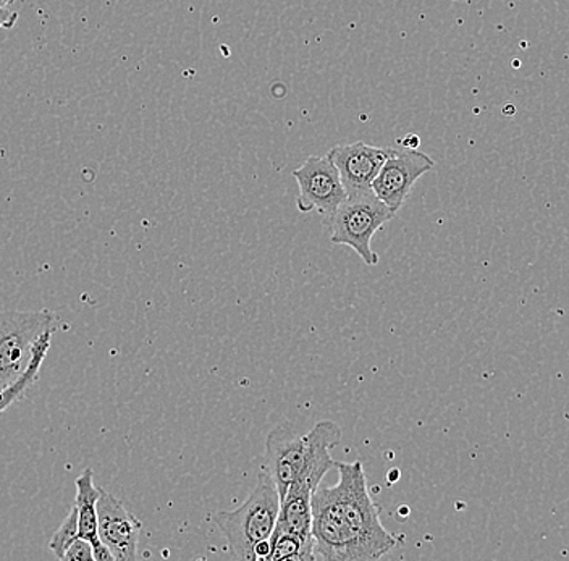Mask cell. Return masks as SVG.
Masks as SVG:
<instances>
[{"label": "cell", "instance_id": "obj_17", "mask_svg": "<svg viewBox=\"0 0 569 561\" xmlns=\"http://www.w3.org/2000/svg\"><path fill=\"white\" fill-rule=\"evenodd\" d=\"M13 2H16V0H0V7H9L12 6Z\"/></svg>", "mask_w": 569, "mask_h": 561}, {"label": "cell", "instance_id": "obj_1", "mask_svg": "<svg viewBox=\"0 0 569 561\" xmlns=\"http://www.w3.org/2000/svg\"><path fill=\"white\" fill-rule=\"evenodd\" d=\"M338 482L312 493L316 560H380L401 542L380 521L361 461L337 463Z\"/></svg>", "mask_w": 569, "mask_h": 561}, {"label": "cell", "instance_id": "obj_2", "mask_svg": "<svg viewBox=\"0 0 569 561\" xmlns=\"http://www.w3.org/2000/svg\"><path fill=\"white\" fill-rule=\"evenodd\" d=\"M341 439L337 422L320 421L308 434H298L288 425L273 429L266 440L264 470L272 479L280 499L295 482L318 490L323 475L333 467L332 450Z\"/></svg>", "mask_w": 569, "mask_h": 561}, {"label": "cell", "instance_id": "obj_6", "mask_svg": "<svg viewBox=\"0 0 569 561\" xmlns=\"http://www.w3.org/2000/svg\"><path fill=\"white\" fill-rule=\"evenodd\" d=\"M293 177L300 188L297 208L302 214L318 212L329 220L336 214L338 206L347 200V190L329 156H311L300 169L295 170Z\"/></svg>", "mask_w": 569, "mask_h": 561}, {"label": "cell", "instance_id": "obj_16", "mask_svg": "<svg viewBox=\"0 0 569 561\" xmlns=\"http://www.w3.org/2000/svg\"><path fill=\"white\" fill-rule=\"evenodd\" d=\"M18 13L9 7H0V30H12L16 27Z\"/></svg>", "mask_w": 569, "mask_h": 561}, {"label": "cell", "instance_id": "obj_11", "mask_svg": "<svg viewBox=\"0 0 569 561\" xmlns=\"http://www.w3.org/2000/svg\"><path fill=\"white\" fill-rule=\"evenodd\" d=\"M74 488H77L74 508L78 517V538L91 542L94 549L102 543L98 534V502L104 490L94 484V472L91 470H84L78 475Z\"/></svg>", "mask_w": 569, "mask_h": 561}, {"label": "cell", "instance_id": "obj_8", "mask_svg": "<svg viewBox=\"0 0 569 561\" xmlns=\"http://www.w3.org/2000/svg\"><path fill=\"white\" fill-rule=\"evenodd\" d=\"M142 524L122 500L112 493L102 492L98 502V534L116 561L138 559Z\"/></svg>", "mask_w": 569, "mask_h": 561}, {"label": "cell", "instance_id": "obj_9", "mask_svg": "<svg viewBox=\"0 0 569 561\" xmlns=\"http://www.w3.org/2000/svg\"><path fill=\"white\" fill-rule=\"evenodd\" d=\"M389 152L390 148H377L358 141L333 146L327 156L336 163L347 193H358L372 190L373 180L389 158Z\"/></svg>", "mask_w": 569, "mask_h": 561}, {"label": "cell", "instance_id": "obj_5", "mask_svg": "<svg viewBox=\"0 0 569 561\" xmlns=\"http://www.w3.org/2000/svg\"><path fill=\"white\" fill-rule=\"evenodd\" d=\"M57 325L59 318L51 311H0V389L27 371L36 343Z\"/></svg>", "mask_w": 569, "mask_h": 561}, {"label": "cell", "instance_id": "obj_4", "mask_svg": "<svg viewBox=\"0 0 569 561\" xmlns=\"http://www.w3.org/2000/svg\"><path fill=\"white\" fill-rule=\"evenodd\" d=\"M395 216L372 190L348 193L347 200L338 206L336 214L327 220L330 241L351 248L365 264H379V254L372 250V238Z\"/></svg>", "mask_w": 569, "mask_h": 561}, {"label": "cell", "instance_id": "obj_10", "mask_svg": "<svg viewBox=\"0 0 569 561\" xmlns=\"http://www.w3.org/2000/svg\"><path fill=\"white\" fill-rule=\"evenodd\" d=\"M311 485L295 482L280 499L279 518L276 531L290 532L300 535L306 541L312 539V493Z\"/></svg>", "mask_w": 569, "mask_h": 561}, {"label": "cell", "instance_id": "obj_12", "mask_svg": "<svg viewBox=\"0 0 569 561\" xmlns=\"http://www.w3.org/2000/svg\"><path fill=\"white\" fill-rule=\"evenodd\" d=\"M52 333L53 332L42 333L41 339L36 343L33 358H31L27 371H24L16 382L0 389V413H3L10 404L21 399L24 392H27V390L33 385L36 379H38L42 362H44L46 357H48L49 348H51Z\"/></svg>", "mask_w": 569, "mask_h": 561}, {"label": "cell", "instance_id": "obj_14", "mask_svg": "<svg viewBox=\"0 0 569 561\" xmlns=\"http://www.w3.org/2000/svg\"><path fill=\"white\" fill-rule=\"evenodd\" d=\"M78 538V517L77 508H71L70 513L67 514L63 523L57 529L56 534L52 535L49 542V549L52 550L57 559L62 560L63 553L69 549L71 542Z\"/></svg>", "mask_w": 569, "mask_h": 561}, {"label": "cell", "instance_id": "obj_13", "mask_svg": "<svg viewBox=\"0 0 569 561\" xmlns=\"http://www.w3.org/2000/svg\"><path fill=\"white\" fill-rule=\"evenodd\" d=\"M272 552H270L269 561L282 560H316L315 541H306L300 535L290 534V532L273 531Z\"/></svg>", "mask_w": 569, "mask_h": 561}, {"label": "cell", "instance_id": "obj_15", "mask_svg": "<svg viewBox=\"0 0 569 561\" xmlns=\"http://www.w3.org/2000/svg\"><path fill=\"white\" fill-rule=\"evenodd\" d=\"M63 561H94L91 542L77 538L70 543L62 557Z\"/></svg>", "mask_w": 569, "mask_h": 561}, {"label": "cell", "instance_id": "obj_3", "mask_svg": "<svg viewBox=\"0 0 569 561\" xmlns=\"http://www.w3.org/2000/svg\"><path fill=\"white\" fill-rule=\"evenodd\" d=\"M280 511V495L264 470L258 474L256 488L243 505L219 511L213 521L226 535L234 559L252 561V550L259 542L272 539Z\"/></svg>", "mask_w": 569, "mask_h": 561}, {"label": "cell", "instance_id": "obj_7", "mask_svg": "<svg viewBox=\"0 0 569 561\" xmlns=\"http://www.w3.org/2000/svg\"><path fill=\"white\" fill-rule=\"evenodd\" d=\"M436 167V162L415 148H390L389 158L383 162L379 176L372 183V191L397 214L407 202L416 181Z\"/></svg>", "mask_w": 569, "mask_h": 561}]
</instances>
